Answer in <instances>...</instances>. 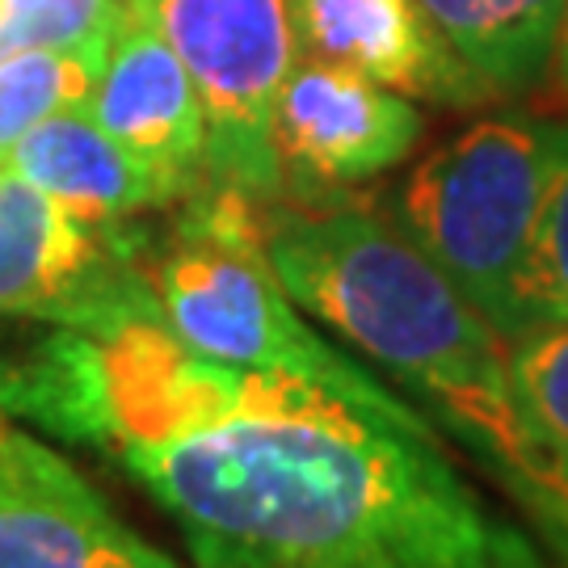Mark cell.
I'll use <instances>...</instances> for the list:
<instances>
[{"mask_svg":"<svg viewBox=\"0 0 568 568\" xmlns=\"http://www.w3.org/2000/svg\"><path fill=\"white\" fill-rule=\"evenodd\" d=\"M122 467L194 568H568L450 464L443 434L257 371L227 422Z\"/></svg>","mask_w":568,"mask_h":568,"instance_id":"cell-1","label":"cell"},{"mask_svg":"<svg viewBox=\"0 0 568 568\" xmlns=\"http://www.w3.org/2000/svg\"><path fill=\"white\" fill-rule=\"evenodd\" d=\"M265 253L286 295L408 387L568 565V493L514 384L501 328L366 206H270Z\"/></svg>","mask_w":568,"mask_h":568,"instance_id":"cell-2","label":"cell"},{"mask_svg":"<svg viewBox=\"0 0 568 568\" xmlns=\"http://www.w3.org/2000/svg\"><path fill=\"white\" fill-rule=\"evenodd\" d=\"M182 203L173 236L152 257V286L164 321L185 345L241 371L316 379L396 422L438 429L307 325L265 253L262 199L206 178Z\"/></svg>","mask_w":568,"mask_h":568,"instance_id":"cell-3","label":"cell"},{"mask_svg":"<svg viewBox=\"0 0 568 568\" xmlns=\"http://www.w3.org/2000/svg\"><path fill=\"white\" fill-rule=\"evenodd\" d=\"M556 156V126L485 119L434 148L400 194V227L506 342L527 333L523 278Z\"/></svg>","mask_w":568,"mask_h":568,"instance_id":"cell-4","label":"cell"},{"mask_svg":"<svg viewBox=\"0 0 568 568\" xmlns=\"http://www.w3.org/2000/svg\"><path fill=\"white\" fill-rule=\"evenodd\" d=\"M182 55L206 114V178L274 203V102L295 68L291 0H143Z\"/></svg>","mask_w":568,"mask_h":568,"instance_id":"cell-5","label":"cell"},{"mask_svg":"<svg viewBox=\"0 0 568 568\" xmlns=\"http://www.w3.org/2000/svg\"><path fill=\"white\" fill-rule=\"evenodd\" d=\"M126 220H84L47 190L0 169V316L105 328L156 312L152 265Z\"/></svg>","mask_w":568,"mask_h":568,"instance_id":"cell-6","label":"cell"},{"mask_svg":"<svg viewBox=\"0 0 568 568\" xmlns=\"http://www.w3.org/2000/svg\"><path fill=\"white\" fill-rule=\"evenodd\" d=\"M422 135V114L405 93L328 60H295L274 102V156L304 190H333L379 178Z\"/></svg>","mask_w":568,"mask_h":568,"instance_id":"cell-7","label":"cell"},{"mask_svg":"<svg viewBox=\"0 0 568 568\" xmlns=\"http://www.w3.org/2000/svg\"><path fill=\"white\" fill-rule=\"evenodd\" d=\"M0 568H178L122 527L102 493L0 417Z\"/></svg>","mask_w":568,"mask_h":568,"instance_id":"cell-8","label":"cell"},{"mask_svg":"<svg viewBox=\"0 0 568 568\" xmlns=\"http://www.w3.org/2000/svg\"><path fill=\"white\" fill-rule=\"evenodd\" d=\"M84 105L126 152H135L156 173L185 190L206 182L203 98L143 0L126 4L102 77Z\"/></svg>","mask_w":568,"mask_h":568,"instance_id":"cell-9","label":"cell"},{"mask_svg":"<svg viewBox=\"0 0 568 568\" xmlns=\"http://www.w3.org/2000/svg\"><path fill=\"white\" fill-rule=\"evenodd\" d=\"M291 13L304 55L354 68L405 98L464 105L493 89L417 0H291Z\"/></svg>","mask_w":568,"mask_h":568,"instance_id":"cell-10","label":"cell"},{"mask_svg":"<svg viewBox=\"0 0 568 568\" xmlns=\"http://www.w3.org/2000/svg\"><path fill=\"white\" fill-rule=\"evenodd\" d=\"M4 169L21 173L26 182L47 190L51 199H60L84 220H131L156 206L182 203L190 194L185 185L156 173L135 152H126L89 114L84 102L39 122L13 148Z\"/></svg>","mask_w":568,"mask_h":568,"instance_id":"cell-11","label":"cell"},{"mask_svg":"<svg viewBox=\"0 0 568 568\" xmlns=\"http://www.w3.org/2000/svg\"><path fill=\"white\" fill-rule=\"evenodd\" d=\"M434 30L493 89L530 81L556 55L568 0H417Z\"/></svg>","mask_w":568,"mask_h":568,"instance_id":"cell-12","label":"cell"},{"mask_svg":"<svg viewBox=\"0 0 568 568\" xmlns=\"http://www.w3.org/2000/svg\"><path fill=\"white\" fill-rule=\"evenodd\" d=\"M110 47L18 51L0 60V169L39 122L81 105L102 77Z\"/></svg>","mask_w":568,"mask_h":568,"instance_id":"cell-13","label":"cell"},{"mask_svg":"<svg viewBox=\"0 0 568 568\" xmlns=\"http://www.w3.org/2000/svg\"><path fill=\"white\" fill-rule=\"evenodd\" d=\"M131 0H0V60L18 51L110 47Z\"/></svg>","mask_w":568,"mask_h":568,"instance_id":"cell-14","label":"cell"},{"mask_svg":"<svg viewBox=\"0 0 568 568\" xmlns=\"http://www.w3.org/2000/svg\"><path fill=\"white\" fill-rule=\"evenodd\" d=\"M514 384L568 493V325H539L509 342Z\"/></svg>","mask_w":568,"mask_h":568,"instance_id":"cell-15","label":"cell"},{"mask_svg":"<svg viewBox=\"0 0 568 568\" xmlns=\"http://www.w3.org/2000/svg\"><path fill=\"white\" fill-rule=\"evenodd\" d=\"M556 135H560V156L535 224L527 278H523L527 333L539 325H568V122H556Z\"/></svg>","mask_w":568,"mask_h":568,"instance_id":"cell-16","label":"cell"},{"mask_svg":"<svg viewBox=\"0 0 568 568\" xmlns=\"http://www.w3.org/2000/svg\"><path fill=\"white\" fill-rule=\"evenodd\" d=\"M556 60L568 72V13H565V26H560V42H556Z\"/></svg>","mask_w":568,"mask_h":568,"instance_id":"cell-17","label":"cell"},{"mask_svg":"<svg viewBox=\"0 0 568 568\" xmlns=\"http://www.w3.org/2000/svg\"><path fill=\"white\" fill-rule=\"evenodd\" d=\"M0 417H4V413H0Z\"/></svg>","mask_w":568,"mask_h":568,"instance_id":"cell-18","label":"cell"}]
</instances>
